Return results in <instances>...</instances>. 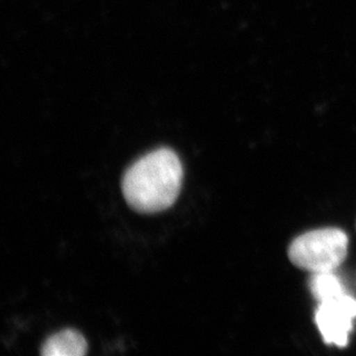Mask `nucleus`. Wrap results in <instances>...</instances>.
I'll list each match as a JSON object with an SVG mask.
<instances>
[{
    "mask_svg": "<svg viewBox=\"0 0 356 356\" xmlns=\"http://www.w3.org/2000/svg\"><path fill=\"white\" fill-rule=\"evenodd\" d=\"M181 161L172 149L159 148L142 156L124 172L122 193L128 204L141 213L170 208L181 191Z\"/></svg>",
    "mask_w": 356,
    "mask_h": 356,
    "instance_id": "1",
    "label": "nucleus"
},
{
    "mask_svg": "<svg viewBox=\"0 0 356 356\" xmlns=\"http://www.w3.org/2000/svg\"><path fill=\"white\" fill-rule=\"evenodd\" d=\"M348 238L339 229L310 231L293 240L289 257L293 266L308 273L334 271L345 261Z\"/></svg>",
    "mask_w": 356,
    "mask_h": 356,
    "instance_id": "2",
    "label": "nucleus"
},
{
    "mask_svg": "<svg viewBox=\"0 0 356 356\" xmlns=\"http://www.w3.org/2000/svg\"><path fill=\"white\" fill-rule=\"evenodd\" d=\"M356 318V300L343 296L319 303L315 321L326 343L345 347Z\"/></svg>",
    "mask_w": 356,
    "mask_h": 356,
    "instance_id": "3",
    "label": "nucleus"
},
{
    "mask_svg": "<svg viewBox=\"0 0 356 356\" xmlns=\"http://www.w3.org/2000/svg\"><path fill=\"white\" fill-rule=\"evenodd\" d=\"M87 350L84 337L75 330L66 329L49 337L42 345L40 353L45 356H82Z\"/></svg>",
    "mask_w": 356,
    "mask_h": 356,
    "instance_id": "4",
    "label": "nucleus"
},
{
    "mask_svg": "<svg viewBox=\"0 0 356 356\" xmlns=\"http://www.w3.org/2000/svg\"><path fill=\"white\" fill-rule=\"evenodd\" d=\"M309 287L314 298L319 303L345 294L343 284L336 275H333V271L313 273L309 280Z\"/></svg>",
    "mask_w": 356,
    "mask_h": 356,
    "instance_id": "5",
    "label": "nucleus"
}]
</instances>
